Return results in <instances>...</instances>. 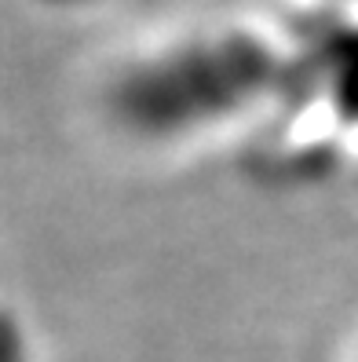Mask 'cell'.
I'll use <instances>...</instances> for the list:
<instances>
[{
    "instance_id": "obj_1",
    "label": "cell",
    "mask_w": 358,
    "mask_h": 362,
    "mask_svg": "<svg viewBox=\"0 0 358 362\" xmlns=\"http://www.w3.org/2000/svg\"><path fill=\"white\" fill-rule=\"evenodd\" d=\"M150 62H136L117 88L121 117L143 136H183L194 124L230 117L270 88L275 52L252 33H216L179 40ZM136 132V136H139Z\"/></svg>"
}]
</instances>
